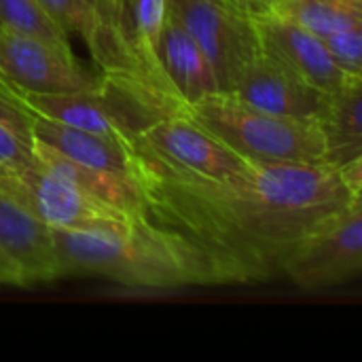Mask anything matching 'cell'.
Instances as JSON below:
<instances>
[{
    "instance_id": "1",
    "label": "cell",
    "mask_w": 362,
    "mask_h": 362,
    "mask_svg": "<svg viewBox=\"0 0 362 362\" xmlns=\"http://www.w3.org/2000/svg\"><path fill=\"white\" fill-rule=\"evenodd\" d=\"M136 161L148 216L208 248L229 284L284 276L301 246L356 199L333 165L250 163L210 180L153 168L138 153Z\"/></svg>"
},
{
    "instance_id": "2",
    "label": "cell",
    "mask_w": 362,
    "mask_h": 362,
    "mask_svg": "<svg viewBox=\"0 0 362 362\" xmlns=\"http://www.w3.org/2000/svg\"><path fill=\"white\" fill-rule=\"evenodd\" d=\"M62 276H98L127 288L229 284L214 255L151 216L93 229H51Z\"/></svg>"
},
{
    "instance_id": "3",
    "label": "cell",
    "mask_w": 362,
    "mask_h": 362,
    "mask_svg": "<svg viewBox=\"0 0 362 362\" xmlns=\"http://www.w3.org/2000/svg\"><path fill=\"white\" fill-rule=\"evenodd\" d=\"M185 117L208 129L248 163L331 165L320 121L291 119L248 106L229 93H212Z\"/></svg>"
},
{
    "instance_id": "4",
    "label": "cell",
    "mask_w": 362,
    "mask_h": 362,
    "mask_svg": "<svg viewBox=\"0 0 362 362\" xmlns=\"http://www.w3.org/2000/svg\"><path fill=\"white\" fill-rule=\"evenodd\" d=\"M170 13L189 30L229 93L246 66L263 51L255 15L231 0H170Z\"/></svg>"
},
{
    "instance_id": "5",
    "label": "cell",
    "mask_w": 362,
    "mask_h": 362,
    "mask_svg": "<svg viewBox=\"0 0 362 362\" xmlns=\"http://www.w3.org/2000/svg\"><path fill=\"white\" fill-rule=\"evenodd\" d=\"M0 191L19 202L51 229H93L134 218L132 214L83 193L38 163H0Z\"/></svg>"
},
{
    "instance_id": "6",
    "label": "cell",
    "mask_w": 362,
    "mask_h": 362,
    "mask_svg": "<svg viewBox=\"0 0 362 362\" xmlns=\"http://www.w3.org/2000/svg\"><path fill=\"white\" fill-rule=\"evenodd\" d=\"M134 151L153 168L210 180H225L250 163L185 115L165 117L132 140Z\"/></svg>"
},
{
    "instance_id": "7",
    "label": "cell",
    "mask_w": 362,
    "mask_h": 362,
    "mask_svg": "<svg viewBox=\"0 0 362 362\" xmlns=\"http://www.w3.org/2000/svg\"><path fill=\"white\" fill-rule=\"evenodd\" d=\"M0 78L23 91L62 93L98 87L102 72L83 66L70 45L0 28Z\"/></svg>"
},
{
    "instance_id": "8",
    "label": "cell",
    "mask_w": 362,
    "mask_h": 362,
    "mask_svg": "<svg viewBox=\"0 0 362 362\" xmlns=\"http://www.w3.org/2000/svg\"><path fill=\"white\" fill-rule=\"evenodd\" d=\"M284 276L301 288L333 286L362 276V193L354 204L308 240Z\"/></svg>"
},
{
    "instance_id": "9",
    "label": "cell",
    "mask_w": 362,
    "mask_h": 362,
    "mask_svg": "<svg viewBox=\"0 0 362 362\" xmlns=\"http://www.w3.org/2000/svg\"><path fill=\"white\" fill-rule=\"evenodd\" d=\"M229 95L265 112L308 121H322L331 100L265 51L246 66Z\"/></svg>"
},
{
    "instance_id": "10",
    "label": "cell",
    "mask_w": 362,
    "mask_h": 362,
    "mask_svg": "<svg viewBox=\"0 0 362 362\" xmlns=\"http://www.w3.org/2000/svg\"><path fill=\"white\" fill-rule=\"evenodd\" d=\"M255 23L263 51L284 62L293 72L329 98L354 78L335 62L327 42L314 32L272 13L255 15Z\"/></svg>"
},
{
    "instance_id": "11",
    "label": "cell",
    "mask_w": 362,
    "mask_h": 362,
    "mask_svg": "<svg viewBox=\"0 0 362 362\" xmlns=\"http://www.w3.org/2000/svg\"><path fill=\"white\" fill-rule=\"evenodd\" d=\"M0 252L25 276L28 284L59 280L62 267L49 225L0 191Z\"/></svg>"
},
{
    "instance_id": "12",
    "label": "cell",
    "mask_w": 362,
    "mask_h": 362,
    "mask_svg": "<svg viewBox=\"0 0 362 362\" xmlns=\"http://www.w3.org/2000/svg\"><path fill=\"white\" fill-rule=\"evenodd\" d=\"M157 62L165 81L187 108L212 93H221L210 59L172 13L159 36Z\"/></svg>"
},
{
    "instance_id": "13",
    "label": "cell",
    "mask_w": 362,
    "mask_h": 362,
    "mask_svg": "<svg viewBox=\"0 0 362 362\" xmlns=\"http://www.w3.org/2000/svg\"><path fill=\"white\" fill-rule=\"evenodd\" d=\"M34 161L51 174L68 180L83 193L115 206L132 216H148V202L142 185L127 174L81 165L40 140H34Z\"/></svg>"
},
{
    "instance_id": "14",
    "label": "cell",
    "mask_w": 362,
    "mask_h": 362,
    "mask_svg": "<svg viewBox=\"0 0 362 362\" xmlns=\"http://www.w3.org/2000/svg\"><path fill=\"white\" fill-rule=\"evenodd\" d=\"M34 138L57 151L59 155L89 168L108 170L134 176L136 174V151L129 140L102 136L93 132H85L78 127H70L64 123H55L42 117L32 115Z\"/></svg>"
},
{
    "instance_id": "15",
    "label": "cell",
    "mask_w": 362,
    "mask_h": 362,
    "mask_svg": "<svg viewBox=\"0 0 362 362\" xmlns=\"http://www.w3.org/2000/svg\"><path fill=\"white\" fill-rule=\"evenodd\" d=\"M168 17L170 0H110L108 8V19L119 30L121 40L125 42L127 51L134 55L142 72L174 93L157 62V45Z\"/></svg>"
},
{
    "instance_id": "16",
    "label": "cell",
    "mask_w": 362,
    "mask_h": 362,
    "mask_svg": "<svg viewBox=\"0 0 362 362\" xmlns=\"http://www.w3.org/2000/svg\"><path fill=\"white\" fill-rule=\"evenodd\" d=\"M327 146L329 163L341 168L350 159L362 155V78L354 76L344 89L329 100L325 119L320 121Z\"/></svg>"
},
{
    "instance_id": "17",
    "label": "cell",
    "mask_w": 362,
    "mask_h": 362,
    "mask_svg": "<svg viewBox=\"0 0 362 362\" xmlns=\"http://www.w3.org/2000/svg\"><path fill=\"white\" fill-rule=\"evenodd\" d=\"M265 13L288 19L320 38L362 25V0H276Z\"/></svg>"
},
{
    "instance_id": "18",
    "label": "cell",
    "mask_w": 362,
    "mask_h": 362,
    "mask_svg": "<svg viewBox=\"0 0 362 362\" xmlns=\"http://www.w3.org/2000/svg\"><path fill=\"white\" fill-rule=\"evenodd\" d=\"M34 140L32 115L17 98L13 85L0 78V163H36Z\"/></svg>"
},
{
    "instance_id": "19",
    "label": "cell",
    "mask_w": 362,
    "mask_h": 362,
    "mask_svg": "<svg viewBox=\"0 0 362 362\" xmlns=\"http://www.w3.org/2000/svg\"><path fill=\"white\" fill-rule=\"evenodd\" d=\"M40 6L68 32L85 38L91 49L112 25L91 0H38Z\"/></svg>"
},
{
    "instance_id": "20",
    "label": "cell",
    "mask_w": 362,
    "mask_h": 362,
    "mask_svg": "<svg viewBox=\"0 0 362 362\" xmlns=\"http://www.w3.org/2000/svg\"><path fill=\"white\" fill-rule=\"evenodd\" d=\"M0 28L32 34L57 45H70L68 32L40 6L38 0H0Z\"/></svg>"
},
{
    "instance_id": "21",
    "label": "cell",
    "mask_w": 362,
    "mask_h": 362,
    "mask_svg": "<svg viewBox=\"0 0 362 362\" xmlns=\"http://www.w3.org/2000/svg\"><path fill=\"white\" fill-rule=\"evenodd\" d=\"M322 40L348 74L362 78V25L331 34Z\"/></svg>"
},
{
    "instance_id": "22",
    "label": "cell",
    "mask_w": 362,
    "mask_h": 362,
    "mask_svg": "<svg viewBox=\"0 0 362 362\" xmlns=\"http://www.w3.org/2000/svg\"><path fill=\"white\" fill-rule=\"evenodd\" d=\"M339 170V176L341 180L346 182V187L354 193V195H361L362 193V155L350 159L348 163H344Z\"/></svg>"
},
{
    "instance_id": "23",
    "label": "cell",
    "mask_w": 362,
    "mask_h": 362,
    "mask_svg": "<svg viewBox=\"0 0 362 362\" xmlns=\"http://www.w3.org/2000/svg\"><path fill=\"white\" fill-rule=\"evenodd\" d=\"M0 286H30L21 269L4 252H0Z\"/></svg>"
},
{
    "instance_id": "24",
    "label": "cell",
    "mask_w": 362,
    "mask_h": 362,
    "mask_svg": "<svg viewBox=\"0 0 362 362\" xmlns=\"http://www.w3.org/2000/svg\"><path fill=\"white\" fill-rule=\"evenodd\" d=\"M238 6H242V8H246L248 13H252V15H259V13H265L276 0H233Z\"/></svg>"
},
{
    "instance_id": "25",
    "label": "cell",
    "mask_w": 362,
    "mask_h": 362,
    "mask_svg": "<svg viewBox=\"0 0 362 362\" xmlns=\"http://www.w3.org/2000/svg\"><path fill=\"white\" fill-rule=\"evenodd\" d=\"M91 2H93V4H95V6L100 8V13L104 15V0H91ZM106 19H108V17H106Z\"/></svg>"
},
{
    "instance_id": "26",
    "label": "cell",
    "mask_w": 362,
    "mask_h": 362,
    "mask_svg": "<svg viewBox=\"0 0 362 362\" xmlns=\"http://www.w3.org/2000/svg\"><path fill=\"white\" fill-rule=\"evenodd\" d=\"M108 8H110V0L104 2V17H108Z\"/></svg>"
},
{
    "instance_id": "27",
    "label": "cell",
    "mask_w": 362,
    "mask_h": 362,
    "mask_svg": "<svg viewBox=\"0 0 362 362\" xmlns=\"http://www.w3.org/2000/svg\"><path fill=\"white\" fill-rule=\"evenodd\" d=\"M104 2H106V0H104Z\"/></svg>"
},
{
    "instance_id": "28",
    "label": "cell",
    "mask_w": 362,
    "mask_h": 362,
    "mask_svg": "<svg viewBox=\"0 0 362 362\" xmlns=\"http://www.w3.org/2000/svg\"><path fill=\"white\" fill-rule=\"evenodd\" d=\"M231 2H233V0H231Z\"/></svg>"
}]
</instances>
